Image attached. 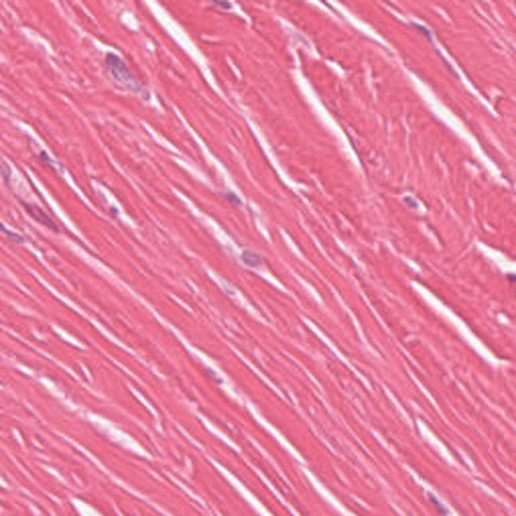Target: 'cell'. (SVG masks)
Instances as JSON below:
<instances>
[{
  "instance_id": "5b68a950",
  "label": "cell",
  "mask_w": 516,
  "mask_h": 516,
  "mask_svg": "<svg viewBox=\"0 0 516 516\" xmlns=\"http://www.w3.org/2000/svg\"><path fill=\"white\" fill-rule=\"evenodd\" d=\"M217 5H221V6H226V8H229L230 7V4L229 3H226V2H215Z\"/></svg>"
},
{
  "instance_id": "3957f363",
  "label": "cell",
  "mask_w": 516,
  "mask_h": 516,
  "mask_svg": "<svg viewBox=\"0 0 516 516\" xmlns=\"http://www.w3.org/2000/svg\"><path fill=\"white\" fill-rule=\"evenodd\" d=\"M242 259L245 262V264L251 266V267H257L260 265V258L256 253L252 251H245L242 254Z\"/></svg>"
},
{
  "instance_id": "6da1fadb",
  "label": "cell",
  "mask_w": 516,
  "mask_h": 516,
  "mask_svg": "<svg viewBox=\"0 0 516 516\" xmlns=\"http://www.w3.org/2000/svg\"><path fill=\"white\" fill-rule=\"evenodd\" d=\"M105 66L106 70L115 81L132 91L137 92L139 90V86L136 80L133 78L131 73L129 72L125 63L118 56L114 54H108L105 58Z\"/></svg>"
},
{
  "instance_id": "277c9868",
  "label": "cell",
  "mask_w": 516,
  "mask_h": 516,
  "mask_svg": "<svg viewBox=\"0 0 516 516\" xmlns=\"http://www.w3.org/2000/svg\"><path fill=\"white\" fill-rule=\"evenodd\" d=\"M1 177L4 181V183L8 186L9 185V182H10V176H11V170H10V167L9 165L5 162V161H2L1 162Z\"/></svg>"
},
{
  "instance_id": "7a4b0ae2",
  "label": "cell",
  "mask_w": 516,
  "mask_h": 516,
  "mask_svg": "<svg viewBox=\"0 0 516 516\" xmlns=\"http://www.w3.org/2000/svg\"><path fill=\"white\" fill-rule=\"evenodd\" d=\"M21 204L23 205L26 213L29 215V216L33 220H35L37 223H39L41 225H44V226L50 228L53 231H58V228L55 225V223L52 221V219L48 216L47 213L44 210H42L41 208H39L38 206L33 205V204L24 203L22 201H21Z\"/></svg>"
}]
</instances>
